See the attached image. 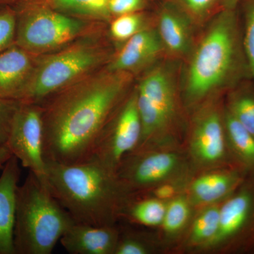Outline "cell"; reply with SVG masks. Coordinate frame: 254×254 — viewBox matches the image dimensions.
<instances>
[{"instance_id":"cell-1","label":"cell","mask_w":254,"mask_h":254,"mask_svg":"<svg viewBox=\"0 0 254 254\" xmlns=\"http://www.w3.org/2000/svg\"><path fill=\"white\" fill-rule=\"evenodd\" d=\"M131 73L95 71L40 103L46 162L87 161L100 133L125 100Z\"/></svg>"},{"instance_id":"cell-2","label":"cell","mask_w":254,"mask_h":254,"mask_svg":"<svg viewBox=\"0 0 254 254\" xmlns=\"http://www.w3.org/2000/svg\"><path fill=\"white\" fill-rule=\"evenodd\" d=\"M47 185L76 222L114 226L129 203V189L116 172L89 160L66 165L46 162Z\"/></svg>"},{"instance_id":"cell-3","label":"cell","mask_w":254,"mask_h":254,"mask_svg":"<svg viewBox=\"0 0 254 254\" xmlns=\"http://www.w3.org/2000/svg\"><path fill=\"white\" fill-rule=\"evenodd\" d=\"M248 73L251 74L236 9H222L190 56L185 95L190 102L198 101L233 86Z\"/></svg>"},{"instance_id":"cell-4","label":"cell","mask_w":254,"mask_h":254,"mask_svg":"<svg viewBox=\"0 0 254 254\" xmlns=\"http://www.w3.org/2000/svg\"><path fill=\"white\" fill-rule=\"evenodd\" d=\"M74 222L47 184L28 172L16 190L15 254H51Z\"/></svg>"},{"instance_id":"cell-5","label":"cell","mask_w":254,"mask_h":254,"mask_svg":"<svg viewBox=\"0 0 254 254\" xmlns=\"http://www.w3.org/2000/svg\"><path fill=\"white\" fill-rule=\"evenodd\" d=\"M109 53L98 42H75L56 53L36 59L31 78L20 103L40 104L87 75L97 71L106 63Z\"/></svg>"},{"instance_id":"cell-6","label":"cell","mask_w":254,"mask_h":254,"mask_svg":"<svg viewBox=\"0 0 254 254\" xmlns=\"http://www.w3.org/2000/svg\"><path fill=\"white\" fill-rule=\"evenodd\" d=\"M16 15L15 44L30 54H48L68 46L84 34V20L37 2L19 0L12 5Z\"/></svg>"},{"instance_id":"cell-7","label":"cell","mask_w":254,"mask_h":254,"mask_svg":"<svg viewBox=\"0 0 254 254\" xmlns=\"http://www.w3.org/2000/svg\"><path fill=\"white\" fill-rule=\"evenodd\" d=\"M137 107L142 124V138L138 145L163 130L173 120L176 109V84L173 73L158 66L142 78L136 90Z\"/></svg>"},{"instance_id":"cell-8","label":"cell","mask_w":254,"mask_h":254,"mask_svg":"<svg viewBox=\"0 0 254 254\" xmlns=\"http://www.w3.org/2000/svg\"><path fill=\"white\" fill-rule=\"evenodd\" d=\"M141 138L142 124L134 91L100 133L89 160L116 172L124 157L138 147Z\"/></svg>"},{"instance_id":"cell-9","label":"cell","mask_w":254,"mask_h":254,"mask_svg":"<svg viewBox=\"0 0 254 254\" xmlns=\"http://www.w3.org/2000/svg\"><path fill=\"white\" fill-rule=\"evenodd\" d=\"M5 146L23 168L47 184L43 128L40 105L21 103L15 113Z\"/></svg>"},{"instance_id":"cell-10","label":"cell","mask_w":254,"mask_h":254,"mask_svg":"<svg viewBox=\"0 0 254 254\" xmlns=\"http://www.w3.org/2000/svg\"><path fill=\"white\" fill-rule=\"evenodd\" d=\"M163 50L158 31L145 28L125 42L107 68L132 74L153 63Z\"/></svg>"},{"instance_id":"cell-11","label":"cell","mask_w":254,"mask_h":254,"mask_svg":"<svg viewBox=\"0 0 254 254\" xmlns=\"http://www.w3.org/2000/svg\"><path fill=\"white\" fill-rule=\"evenodd\" d=\"M36 58L15 43L0 53V98L20 102Z\"/></svg>"},{"instance_id":"cell-12","label":"cell","mask_w":254,"mask_h":254,"mask_svg":"<svg viewBox=\"0 0 254 254\" xmlns=\"http://www.w3.org/2000/svg\"><path fill=\"white\" fill-rule=\"evenodd\" d=\"M119 236L114 226H93L75 222L60 242L71 254H115Z\"/></svg>"},{"instance_id":"cell-13","label":"cell","mask_w":254,"mask_h":254,"mask_svg":"<svg viewBox=\"0 0 254 254\" xmlns=\"http://www.w3.org/2000/svg\"><path fill=\"white\" fill-rule=\"evenodd\" d=\"M20 176L19 161L11 155L2 167L0 175V254H15L16 193Z\"/></svg>"},{"instance_id":"cell-14","label":"cell","mask_w":254,"mask_h":254,"mask_svg":"<svg viewBox=\"0 0 254 254\" xmlns=\"http://www.w3.org/2000/svg\"><path fill=\"white\" fill-rule=\"evenodd\" d=\"M225 125L217 112L203 114L195 124L192 150L199 161L214 163L225 155Z\"/></svg>"},{"instance_id":"cell-15","label":"cell","mask_w":254,"mask_h":254,"mask_svg":"<svg viewBox=\"0 0 254 254\" xmlns=\"http://www.w3.org/2000/svg\"><path fill=\"white\" fill-rule=\"evenodd\" d=\"M191 19L175 3L163 5L159 14L158 33L164 49L175 57L188 53L191 44Z\"/></svg>"},{"instance_id":"cell-16","label":"cell","mask_w":254,"mask_h":254,"mask_svg":"<svg viewBox=\"0 0 254 254\" xmlns=\"http://www.w3.org/2000/svg\"><path fill=\"white\" fill-rule=\"evenodd\" d=\"M254 215V192L244 188L225 202L220 208L218 233L212 242L230 240L245 230Z\"/></svg>"},{"instance_id":"cell-17","label":"cell","mask_w":254,"mask_h":254,"mask_svg":"<svg viewBox=\"0 0 254 254\" xmlns=\"http://www.w3.org/2000/svg\"><path fill=\"white\" fill-rule=\"evenodd\" d=\"M63 14L83 20L110 21L109 0H36Z\"/></svg>"},{"instance_id":"cell-18","label":"cell","mask_w":254,"mask_h":254,"mask_svg":"<svg viewBox=\"0 0 254 254\" xmlns=\"http://www.w3.org/2000/svg\"><path fill=\"white\" fill-rule=\"evenodd\" d=\"M240 181V177L235 172L210 174L193 182L192 193L200 203H212L228 194Z\"/></svg>"},{"instance_id":"cell-19","label":"cell","mask_w":254,"mask_h":254,"mask_svg":"<svg viewBox=\"0 0 254 254\" xmlns=\"http://www.w3.org/2000/svg\"><path fill=\"white\" fill-rule=\"evenodd\" d=\"M225 133L233 153L247 168L254 170V136L227 110L224 118Z\"/></svg>"},{"instance_id":"cell-20","label":"cell","mask_w":254,"mask_h":254,"mask_svg":"<svg viewBox=\"0 0 254 254\" xmlns=\"http://www.w3.org/2000/svg\"><path fill=\"white\" fill-rule=\"evenodd\" d=\"M166 208L158 199H145L128 203L124 213L141 225L156 226L163 223Z\"/></svg>"},{"instance_id":"cell-21","label":"cell","mask_w":254,"mask_h":254,"mask_svg":"<svg viewBox=\"0 0 254 254\" xmlns=\"http://www.w3.org/2000/svg\"><path fill=\"white\" fill-rule=\"evenodd\" d=\"M145 18L140 12L116 16L110 25V34L117 41L126 42L138 32L147 28Z\"/></svg>"},{"instance_id":"cell-22","label":"cell","mask_w":254,"mask_h":254,"mask_svg":"<svg viewBox=\"0 0 254 254\" xmlns=\"http://www.w3.org/2000/svg\"><path fill=\"white\" fill-rule=\"evenodd\" d=\"M220 223V208H210L200 214L192 230L191 240L195 243L212 241L217 235Z\"/></svg>"},{"instance_id":"cell-23","label":"cell","mask_w":254,"mask_h":254,"mask_svg":"<svg viewBox=\"0 0 254 254\" xmlns=\"http://www.w3.org/2000/svg\"><path fill=\"white\" fill-rule=\"evenodd\" d=\"M232 116L254 136V96L240 93L232 97L229 109Z\"/></svg>"},{"instance_id":"cell-24","label":"cell","mask_w":254,"mask_h":254,"mask_svg":"<svg viewBox=\"0 0 254 254\" xmlns=\"http://www.w3.org/2000/svg\"><path fill=\"white\" fill-rule=\"evenodd\" d=\"M16 15L12 6L5 5L0 7V53L15 43Z\"/></svg>"},{"instance_id":"cell-25","label":"cell","mask_w":254,"mask_h":254,"mask_svg":"<svg viewBox=\"0 0 254 254\" xmlns=\"http://www.w3.org/2000/svg\"><path fill=\"white\" fill-rule=\"evenodd\" d=\"M190 209L185 200L179 198L172 201L166 208L163 225L168 232L178 231L186 223Z\"/></svg>"},{"instance_id":"cell-26","label":"cell","mask_w":254,"mask_h":254,"mask_svg":"<svg viewBox=\"0 0 254 254\" xmlns=\"http://www.w3.org/2000/svg\"><path fill=\"white\" fill-rule=\"evenodd\" d=\"M243 44L251 74L254 78V0H249L245 8Z\"/></svg>"},{"instance_id":"cell-27","label":"cell","mask_w":254,"mask_h":254,"mask_svg":"<svg viewBox=\"0 0 254 254\" xmlns=\"http://www.w3.org/2000/svg\"><path fill=\"white\" fill-rule=\"evenodd\" d=\"M175 4L181 8L190 19L202 21L213 11L220 0H175Z\"/></svg>"},{"instance_id":"cell-28","label":"cell","mask_w":254,"mask_h":254,"mask_svg":"<svg viewBox=\"0 0 254 254\" xmlns=\"http://www.w3.org/2000/svg\"><path fill=\"white\" fill-rule=\"evenodd\" d=\"M21 104L17 100L0 98V145H6L15 113Z\"/></svg>"},{"instance_id":"cell-29","label":"cell","mask_w":254,"mask_h":254,"mask_svg":"<svg viewBox=\"0 0 254 254\" xmlns=\"http://www.w3.org/2000/svg\"><path fill=\"white\" fill-rule=\"evenodd\" d=\"M146 0H109L112 16L139 12L144 7Z\"/></svg>"},{"instance_id":"cell-30","label":"cell","mask_w":254,"mask_h":254,"mask_svg":"<svg viewBox=\"0 0 254 254\" xmlns=\"http://www.w3.org/2000/svg\"><path fill=\"white\" fill-rule=\"evenodd\" d=\"M155 195L160 199H168L171 198L175 193V189L171 185H163L155 190Z\"/></svg>"},{"instance_id":"cell-31","label":"cell","mask_w":254,"mask_h":254,"mask_svg":"<svg viewBox=\"0 0 254 254\" xmlns=\"http://www.w3.org/2000/svg\"><path fill=\"white\" fill-rule=\"evenodd\" d=\"M240 1L241 0H220V4L222 9L235 10Z\"/></svg>"},{"instance_id":"cell-32","label":"cell","mask_w":254,"mask_h":254,"mask_svg":"<svg viewBox=\"0 0 254 254\" xmlns=\"http://www.w3.org/2000/svg\"><path fill=\"white\" fill-rule=\"evenodd\" d=\"M11 153L5 145H0V162L6 163L11 157Z\"/></svg>"},{"instance_id":"cell-33","label":"cell","mask_w":254,"mask_h":254,"mask_svg":"<svg viewBox=\"0 0 254 254\" xmlns=\"http://www.w3.org/2000/svg\"><path fill=\"white\" fill-rule=\"evenodd\" d=\"M18 1H19V0H0V6H5V5L12 6V5L18 2Z\"/></svg>"},{"instance_id":"cell-34","label":"cell","mask_w":254,"mask_h":254,"mask_svg":"<svg viewBox=\"0 0 254 254\" xmlns=\"http://www.w3.org/2000/svg\"><path fill=\"white\" fill-rule=\"evenodd\" d=\"M5 163H4V162H0V168H2Z\"/></svg>"}]
</instances>
